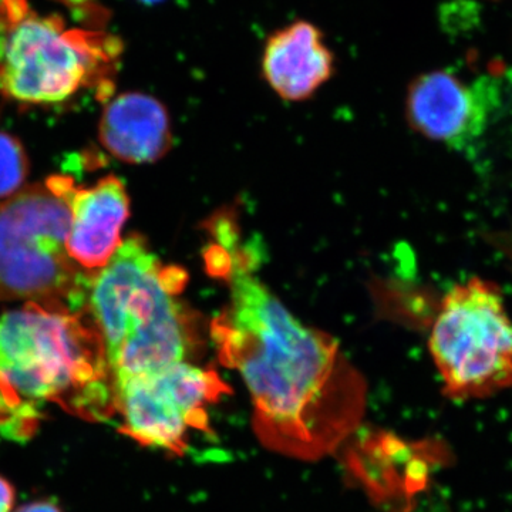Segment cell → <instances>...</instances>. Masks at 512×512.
<instances>
[{"mask_svg":"<svg viewBox=\"0 0 512 512\" xmlns=\"http://www.w3.org/2000/svg\"><path fill=\"white\" fill-rule=\"evenodd\" d=\"M229 302L211 323L225 366L251 394L256 437L296 460L328 457L352 436L366 409V383L326 333L303 325L254 274L251 256L215 248Z\"/></svg>","mask_w":512,"mask_h":512,"instance_id":"1","label":"cell"},{"mask_svg":"<svg viewBox=\"0 0 512 512\" xmlns=\"http://www.w3.org/2000/svg\"><path fill=\"white\" fill-rule=\"evenodd\" d=\"M36 404L25 402L0 382V440L25 441L39 426Z\"/></svg>","mask_w":512,"mask_h":512,"instance_id":"12","label":"cell"},{"mask_svg":"<svg viewBox=\"0 0 512 512\" xmlns=\"http://www.w3.org/2000/svg\"><path fill=\"white\" fill-rule=\"evenodd\" d=\"M140 2L148 3V5H151V3L163 2V0H140Z\"/></svg>","mask_w":512,"mask_h":512,"instance_id":"16","label":"cell"},{"mask_svg":"<svg viewBox=\"0 0 512 512\" xmlns=\"http://www.w3.org/2000/svg\"><path fill=\"white\" fill-rule=\"evenodd\" d=\"M100 143L117 160L147 164L171 146V123L164 104L141 92L121 93L104 106Z\"/></svg>","mask_w":512,"mask_h":512,"instance_id":"11","label":"cell"},{"mask_svg":"<svg viewBox=\"0 0 512 512\" xmlns=\"http://www.w3.org/2000/svg\"><path fill=\"white\" fill-rule=\"evenodd\" d=\"M187 275L164 265L140 235L93 272L87 313L99 330L114 389L133 377L187 362L190 330L178 295Z\"/></svg>","mask_w":512,"mask_h":512,"instance_id":"2","label":"cell"},{"mask_svg":"<svg viewBox=\"0 0 512 512\" xmlns=\"http://www.w3.org/2000/svg\"><path fill=\"white\" fill-rule=\"evenodd\" d=\"M429 348L454 402L512 389V319L500 286L478 276L454 285L441 302Z\"/></svg>","mask_w":512,"mask_h":512,"instance_id":"6","label":"cell"},{"mask_svg":"<svg viewBox=\"0 0 512 512\" xmlns=\"http://www.w3.org/2000/svg\"><path fill=\"white\" fill-rule=\"evenodd\" d=\"M29 175V158L15 136L0 131V200L22 190Z\"/></svg>","mask_w":512,"mask_h":512,"instance_id":"13","label":"cell"},{"mask_svg":"<svg viewBox=\"0 0 512 512\" xmlns=\"http://www.w3.org/2000/svg\"><path fill=\"white\" fill-rule=\"evenodd\" d=\"M72 177L53 175L0 202V302L87 311L93 272L67 251Z\"/></svg>","mask_w":512,"mask_h":512,"instance_id":"4","label":"cell"},{"mask_svg":"<svg viewBox=\"0 0 512 512\" xmlns=\"http://www.w3.org/2000/svg\"><path fill=\"white\" fill-rule=\"evenodd\" d=\"M67 251L77 265L96 272L109 264L121 245V229L130 215V200L123 181L107 175L93 187L74 185Z\"/></svg>","mask_w":512,"mask_h":512,"instance_id":"9","label":"cell"},{"mask_svg":"<svg viewBox=\"0 0 512 512\" xmlns=\"http://www.w3.org/2000/svg\"><path fill=\"white\" fill-rule=\"evenodd\" d=\"M228 392L215 370L188 362L124 380L116 386L120 431L143 446L183 456L191 433H210L208 407Z\"/></svg>","mask_w":512,"mask_h":512,"instance_id":"7","label":"cell"},{"mask_svg":"<svg viewBox=\"0 0 512 512\" xmlns=\"http://www.w3.org/2000/svg\"><path fill=\"white\" fill-rule=\"evenodd\" d=\"M335 72V55L318 26L296 20L266 40L262 74L282 99L302 101L318 92Z\"/></svg>","mask_w":512,"mask_h":512,"instance_id":"10","label":"cell"},{"mask_svg":"<svg viewBox=\"0 0 512 512\" xmlns=\"http://www.w3.org/2000/svg\"><path fill=\"white\" fill-rule=\"evenodd\" d=\"M15 512H62V510L52 501H35V503L23 505Z\"/></svg>","mask_w":512,"mask_h":512,"instance_id":"15","label":"cell"},{"mask_svg":"<svg viewBox=\"0 0 512 512\" xmlns=\"http://www.w3.org/2000/svg\"><path fill=\"white\" fill-rule=\"evenodd\" d=\"M15 504V488L0 476V512H12Z\"/></svg>","mask_w":512,"mask_h":512,"instance_id":"14","label":"cell"},{"mask_svg":"<svg viewBox=\"0 0 512 512\" xmlns=\"http://www.w3.org/2000/svg\"><path fill=\"white\" fill-rule=\"evenodd\" d=\"M490 80L468 84L456 74H421L409 87L406 113L421 136L448 147L464 148L483 136L498 104Z\"/></svg>","mask_w":512,"mask_h":512,"instance_id":"8","label":"cell"},{"mask_svg":"<svg viewBox=\"0 0 512 512\" xmlns=\"http://www.w3.org/2000/svg\"><path fill=\"white\" fill-rule=\"evenodd\" d=\"M123 52L103 29L67 28L62 16L32 10L0 30V94L22 106L64 103L84 89L110 99Z\"/></svg>","mask_w":512,"mask_h":512,"instance_id":"5","label":"cell"},{"mask_svg":"<svg viewBox=\"0 0 512 512\" xmlns=\"http://www.w3.org/2000/svg\"><path fill=\"white\" fill-rule=\"evenodd\" d=\"M0 382L25 402L82 419L116 416V389L92 318L26 303L0 316Z\"/></svg>","mask_w":512,"mask_h":512,"instance_id":"3","label":"cell"}]
</instances>
